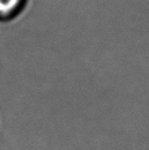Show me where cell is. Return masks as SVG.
I'll use <instances>...</instances> for the list:
<instances>
[{
  "label": "cell",
  "instance_id": "cell-1",
  "mask_svg": "<svg viewBox=\"0 0 149 150\" xmlns=\"http://www.w3.org/2000/svg\"><path fill=\"white\" fill-rule=\"evenodd\" d=\"M28 0H0V21L17 17L25 10Z\"/></svg>",
  "mask_w": 149,
  "mask_h": 150
}]
</instances>
